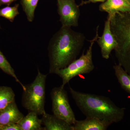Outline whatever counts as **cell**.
<instances>
[{"label": "cell", "mask_w": 130, "mask_h": 130, "mask_svg": "<svg viewBox=\"0 0 130 130\" xmlns=\"http://www.w3.org/2000/svg\"><path fill=\"white\" fill-rule=\"evenodd\" d=\"M99 26L96 28V34L93 39L90 41V44L86 53H83L78 59L73 61L67 67L58 70L55 74L62 79L61 86L64 87L66 84L74 77L82 74H88L94 69L93 61V48L95 42L99 37Z\"/></svg>", "instance_id": "cell-5"}, {"label": "cell", "mask_w": 130, "mask_h": 130, "mask_svg": "<svg viewBox=\"0 0 130 130\" xmlns=\"http://www.w3.org/2000/svg\"><path fill=\"white\" fill-rule=\"evenodd\" d=\"M39 0H21L23 10L26 15L29 22L33 21L35 18V9L37 6Z\"/></svg>", "instance_id": "cell-17"}, {"label": "cell", "mask_w": 130, "mask_h": 130, "mask_svg": "<svg viewBox=\"0 0 130 130\" xmlns=\"http://www.w3.org/2000/svg\"><path fill=\"white\" fill-rule=\"evenodd\" d=\"M115 76L121 88L130 95V75L119 64L113 66Z\"/></svg>", "instance_id": "cell-14"}, {"label": "cell", "mask_w": 130, "mask_h": 130, "mask_svg": "<svg viewBox=\"0 0 130 130\" xmlns=\"http://www.w3.org/2000/svg\"><path fill=\"white\" fill-rule=\"evenodd\" d=\"M15 94L11 88L0 86V111L15 101Z\"/></svg>", "instance_id": "cell-15"}, {"label": "cell", "mask_w": 130, "mask_h": 130, "mask_svg": "<svg viewBox=\"0 0 130 130\" xmlns=\"http://www.w3.org/2000/svg\"><path fill=\"white\" fill-rule=\"evenodd\" d=\"M99 9L107 13L111 19L117 13H130V2L128 0H107L100 5Z\"/></svg>", "instance_id": "cell-9"}, {"label": "cell", "mask_w": 130, "mask_h": 130, "mask_svg": "<svg viewBox=\"0 0 130 130\" xmlns=\"http://www.w3.org/2000/svg\"><path fill=\"white\" fill-rule=\"evenodd\" d=\"M51 97L54 115L69 124H74L77 120L64 87L61 86L53 88L51 91Z\"/></svg>", "instance_id": "cell-6"}, {"label": "cell", "mask_w": 130, "mask_h": 130, "mask_svg": "<svg viewBox=\"0 0 130 130\" xmlns=\"http://www.w3.org/2000/svg\"><path fill=\"white\" fill-rule=\"evenodd\" d=\"M19 4H16L12 7H7L0 9V16L8 20L10 22H12L16 16L19 12Z\"/></svg>", "instance_id": "cell-18"}, {"label": "cell", "mask_w": 130, "mask_h": 130, "mask_svg": "<svg viewBox=\"0 0 130 130\" xmlns=\"http://www.w3.org/2000/svg\"><path fill=\"white\" fill-rule=\"evenodd\" d=\"M128 1H129L130 2V0H128Z\"/></svg>", "instance_id": "cell-23"}, {"label": "cell", "mask_w": 130, "mask_h": 130, "mask_svg": "<svg viewBox=\"0 0 130 130\" xmlns=\"http://www.w3.org/2000/svg\"><path fill=\"white\" fill-rule=\"evenodd\" d=\"M24 116L19 110L14 101L0 111V125L18 123Z\"/></svg>", "instance_id": "cell-11"}, {"label": "cell", "mask_w": 130, "mask_h": 130, "mask_svg": "<svg viewBox=\"0 0 130 130\" xmlns=\"http://www.w3.org/2000/svg\"><path fill=\"white\" fill-rule=\"evenodd\" d=\"M111 124L97 118L86 117L83 120H77L72 125L73 130H106Z\"/></svg>", "instance_id": "cell-10"}, {"label": "cell", "mask_w": 130, "mask_h": 130, "mask_svg": "<svg viewBox=\"0 0 130 130\" xmlns=\"http://www.w3.org/2000/svg\"><path fill=\"white\" fill-rule=\"evenodd\" d=\"M17 0H0V6L3 5L9 6Z\"/></svg>", "instance_id": "cell-21"}, {"label": "cell", "mask_w": 130, "mask_h": 130, "mask_svg": "<svg viewBox=\"0 0 130 130\" xmlns=\"http://www.w3.org/2000/svg\"><path fill=\"white\" fill-rule=\"evenodd\" d=\"M1 130H21L18 123H11L1 126Z\"/></svg>", "instance_id": "cell-19"}, {"label": "cell", "mask_w": 130, "mask_h": 130, "mask_svg": "<svg viewBox=\"0 0 130 130\" xmlns=\"http://www.w3.org/2000/svg\"><path fill=\"white\" fill-rule=\"evenodd\" d=\"M58 13L62 26L77 27L80 15L75 0H57Z\"/></svg>", "instance_id": "cell-7"}, {"label": "cell", "mask_w": 130, "mask_h": 130, "mask_svg": "<svg viewBox=\"0 0 130 130\" xmlns=\"http://www.w3.org/2000/svg\"><path fill=\"white\" fill-rule=\"evenodd\" d=\"M43 130H73L72 125L55 115L45 113L41 119Z\"/></svg>", "instance_id": "cell-12"}, {"label": "cell", "mask_w": 130, "mask_h": 130, "mask_svg": "<svg viewBox=\"0 0 130 130\" xmlns=\"http://www.w3.org/2000/svg\"><path fill=\"white\" fill-rule=\"evenodd\" d=\"M47 77V74H43L38 69L34 81L25 85V90H23L22 104L29 112H35L42 115L46 112L44 106Z\"/></svg>", "instance_id": "cell-4"}, {"label": "cell", "mask_w": 130, "mask_h": 130, "mask_svg": "<svg viewBox=\"0 0 130 130\" xmlns=\"http://www.w3.org/2000/svg\"><path fill=\"white\" fill-rule=\"evenodd\" d=\"M83 33L71 27L62 26L53 36L48 44L50 74H55L76 59L84 44Z\"/></svg>", "instance_id": "cell-1"}, {"label": "cell", "mask_w": 130, "mask_h": 130, "mask_svg": "<svg viewBox=\"0 0 130 130\" xmlns=\"http://www.w3.org/2000/svg\"><path fill=\"white\" fill-rule=\"evenodd\" d=\"M1 26H0V29H1Z\"/></svg>", "instance_id": "cell-24"}, {"label": "cell", "mask_w": 130, "mask_h": 130, "mask_svg": "<svg viewBox=\"0 0 130 130\" xmlns=\"http://www.w3.org/2000/svg\"><path fill=\"white\" fill-rule=\"evenodd\" d=\"M110 26L118 43L115 57L130 75V13H117L110 19Z\"/></svg>", "instance_id": "cell-3"}, {"label": "cell", "mask_w": 130, "mask_h": 130, "mask_svg": "<svg viewBox=\"0 0 130 130\" xmlns=\"http://www.w3.org/2000/svg\"><path fill=\"white\" fill-rule=\"evenodd\" d=\"M96 42L101 48L103 58L108 59L112 51L114 50L118 44L111 30L110 19L108 17L105 22L102 36L99 37Z\"/></svg>", "instance_id": "cell-8"}, {"label": "cell", "mask_w": 130, "mask_h": 130, "mask_svg": "<svg viewBox=\"0 0 130 130\" xmlns=\"http://www.w3.org/2000/svg\"><path fill=\"white\" fill-rule=\"evenodd\" d=\"M77 106L86 117H93L112 124L123 120L126 108L116 106L110 98L104 96L82 93L69 88Z\"/></svg>", "instance_id": "cell-2"}, {"label": "cell", "mask_w": 130, "mask_h": 130, "mask_svg": "<svg viewBox=\"0 0 130 130\" xmlns=\"http://www.w3.org/2000/svg\"><path fill=\"white\" fill-rule=\"evenodd\" d=\"M107 0H88L86 1H82L79 6H83L90 3H96L97 2L104 3Z\"/></svg>", "instance_id": "cell-20"}, {"label": "cell", "mask_w": 130, "mask_h": 130, "mask_svg": "<svg viewBox=\"0 0 130 130\" xmlns=\"http://www.w3.org/2000/svg\"><path fill=\"white\" fill-rule=\"evenodd\" d=\"M0 130H1V125H0Z\"/></svg>", "instance_id": "cell-22"}, {"label": "cell", "mask_w": 130, "mask_h": 130, "mask_svg": "<svg viewBox=\"0 0 130 130\" xmlns=\"http://www.w3.org/2000/svg\"><path fill=\"white\" fill-rule=\"evenodd\" d=\"M0 69L6 74L13 77L17 83L21 85L23 90L25 89V85H24L18 78L14 69H13L5 56L0 50Z\"/></svg>", "instance_id": "cell-16"}, {"label": "cell", "mask_w": 130, "mask_h": 130, "mask_svg": "<svg viewBox=\"0 0 130 130\" xmlns=\"http://www.w3.org/2000/svg\"><path fill=\"white\" fill-rule=\"evenodd\" d=\"M38 115L35 112H29L18 123L21 130H43L41 119H39Z\"/></svg>", "instance_id": "cell-13"}]
</instances>
